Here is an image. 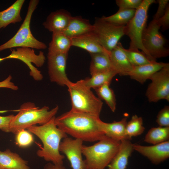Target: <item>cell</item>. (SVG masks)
I'll use <instances>...</instances> for the list:
<instances>
[{
    "mask_svg": "<svg viewBox=\"0 0 169 169\" xmlns=\"http://www.w3.org/2000/svg\"><path fill=\"white\" fill-rule=\"evenodd\" d=\"M12 77L9 75L8 77L3 81L0 82V88H5L16 90L18 89V86L11 81Z\"/></svg>",
    "mask_w": 169,
    "mask_h": 169,
    "instance_id": "38",
    "label": "cell"
},
{
    "mask_svg": "<svg viewBox=\"0 0 169 169\" xmlns=\"http://www.w3.org/2000/svg\"><path fill=\"white\" fill-rule=\"evenodd\" d=\"M14 115L0 116V129L6 132H10L9 127L11 121Z\"/></svg>",
    "mask_w": 169,
    "mask_h": 169,
    "instance_id": "37",
    "label": "cell"
},
{
    "mask_svg": "<svg viewBox=\"0 0 169 169\" xmlns=\"http://www.w3.org/2000/svg\"><path fill=\"white\" fill-rule=\"evenodd\" d=\"M44 169H66L63 165H55L51 163L46 164Z\"/></svg>",
    "mask_w": 169,
    "mask_h": 169,
    "instance_id": "39",
    "label": "cell"
},
{
    "mask_svg": "<svg viewBox=\"0 0 169 169\" xmlns=\"http://www.w3.org/2000/svg\"><path fill=\"white\" fill-rule=\"evenodd\" d=\"M70 96L72 111L100 118L103 102L84 84L83 79L69 82L66 86Z\"/></svg>",
    "mask_w": 169,
    "mask_h": 169,
    "instance_id": "4",
    "label": "cell"
},
{
    "mask_svg": "<svg viewBox=\"0 0 169 169\" xmlns=\"http://www.w3.org/2000/svg\"><path fill=\"white\" fill-rule=\"evenodd\" d=\"M15 135L16 143L19 147H28L31 145L34 141L32 135L28 130H21Z\"/></svg>",
    "mask_w": 169,
    "mask_h": 169,
    "instance_id": "32",
    "label": "cell"
},
{
    "mask_svg": "<svg viewBox=\"0 0 169 169\" xmlns=\"http://www.w3.org/2000/svg\"><path fill=\"white\" fill-rule=\"evenodd\" d=\"M136 10L119 9L115 14L107 17H102L105 20L114 24L120 25H126L134 16Z\"/></svg>",
    "mask_w": 169,
    "mask_h": 169,
    "instance_id": "29",
    "label": "cell"
},
{
    "mask_svg": "<svg viewBox=\"0 0 169 169\" xmlns=\"http://www.w3.org/2000/svg\"><path fill=\"white\" fill-rule=\"evenodd\" d=\"M93 32L98 41L107 51L110 52L125 35V26L117 25L96 18L93 24Z\"/></svg>",
    "mask_w": 169,
    "mask_h": 169,
    "instance_id": "9",
    "label": "cell"
},
{
    "mask_svg": "<svg viewBox=\"0 0 169 169\" xmlns=\"http://www.w3.org/2000/svg\"><path fill=\"white\" fill-rule=\"evenodd\" d=\"M24 0H17L6 9L0 11V29L22 20L20 12Z\"/></svg>",
    "mask_w": 169,
    "mask_h": 169,
    "instance_id": "23",
    "label": "cell"
},
{
    "mask_svg": "<svg viewBox=\"0 0 169 169\" xmlns=\"http://www.w3.org/2000/svg\"><path fill=\"white\" fill-rule=\"evenodd\" d=\"M133 148L154 164H159L169 157V140L151 146L133 144Z\"/></svg>",
    "mask_w": 169,
    "mask_h": 169,
    "instance_id": "14",
    "label": "cell"
},
{
    "mask_svg": "<svg viewBox=\"0 0 169 169\" xmlns=\"http://www.w3.org/2000/svg\"><path fill=\"white\" fill-rule=\"evenodd\" d=\"M0 168L1 169H30L28 161L19 155L7 149L0 151Z\"/></svg>",
    "mask_w": 169,
    "mask_h": 169,
    "instance_id": "22",
    "label": "cell"
},
{
    "mask_svg": "<svg viewBox=\"0 0 169 169\" xmlns=\"http://www.w3.org/2000/svg\"><path fill=\"white\" fill-rule=\"evenodd\" d=\"M169 0H158V7L154 15L153 19L157 20L164 14L166 7L169 4Z\"/></svg>",
    "mask_w": 169,
    "mask_h": 169,
    "instance_id": "36",
    "label": "cell"
},
{
    "mask_svg": "<svg viewBox=\"0 0 169 169\" xmlns=\"http://www.w3.org/2000/svg\"><path fill=\"white\" fill-rule=\"evenodd\" d=\"M109 56L112 69L117 74L129 76L133 66L118 44L110 52Z\"/></svg>",
    "mask_w": 169,
    "mask_h": 169,
    "instance_id": "17",
    "label": "cell"
},
{
    "mask_svg": "<svg viewBox=\"0 0 169 169\" xmlns=\"http://www.w3.org/2000/svg\"><path fill=\"white\" fill-rule=\"evenodd\" d=\"M99 119L70 110L55 117L54 122L59 128L75 139L92 142L99 141L106 136L99 125Z\"/></svg>",
    "mask_w": 169,
    "mask_h": 169,
    "instance_id": "1",
    "label": "cell"
},
{
    "mask_svg": "<svg viewBox=\"0 0 169 169\" xmlns=\"http://www.w3.org/2000/svg\"><path fill=\"white\" fill-rule=\"evenodd\" d=\"M117 74L113 69L93 74L91 77L83 79L84 84L88 87L94 89L106 84H110L115 76Z\"/></svg>",
    "mask_w": 169,
    "mask_h": 169,
    "instance_id": "26",
    "label": "cell"
},
{
    "mask_svg": "<svg viewBox=\"0 0 169 169\" xmlns=\"http://www.w3.org/2000/svg\"><path fill=\"white\" fill-rule=\"evenodd\" d=\"M162 30H167L169 28V4L167 6L163 15L156 20Z\"/></svg>",
    "mask_w": 169,
    "mask_h": 169,
    "instance_id": "35",
    "label": "cell"
},
{
    "mask_svg": "<svg viewBox=\"0 0 169 169\" xmlns=\"http://www.w3.org/2000/svg\"><path fill=\"white\" fill-rule=\"evenodd\" d=\"M0 169H1V168H0Z\"/></svg>",
    "mask_w": 169,
    "mask_h": 169,
    "instance_id": "41",
    "label": "cell"
},
{
    "mask_svg": "<svg viewBox=\"0 0 169 169\" xmlns=\"http://www.w3.org/2000/svg\"><path fill=\"white\" fill-rule=\"evenodd\" d=\"M93 24L80 16H72L69 24L62 32L70 38L93 31Z\"/></svg>",
    "mask_w": 169,
    "mask_h": 169,
    "instance_id": "21",
    "label": "cell"
},
{
    "mask_svg": "<svg viewBox=\"0 0 169 169\" xmlns=\"http://www.w3.org/2000/svg\"><path fill=\"white\" fill-rule=\"evenodd\" d=\"M127 119L125 117L119 121L108 123L102 121L100 119L98 122L101 129L107 137L119 141L123 139L131 140L125 132Z\"/></svg>",
    "mask_w": 169,
    "mask_h": 169,
    "instance_id": "16",
    "label": "cell"
},
{
    "mask_svg": "<svg viewBox=\"0 0 169 169\" xmlns=\"http://www.w3.org/2000/svg\"><path fill=\"white\" fill-rule=\"evenodd\" d=\"M145 129L142 118L134 115L132 116L131 120L127 122L125 128L126 134L131 140L132 137L141 134Z\"/></svg>",
    "mask_w": 169,
    "mask_h": 169,
    "instance_id": "31",
    "label": "cell"
},
{
    "mask_svg": "<svg viewBox=\"0 0 169 169\" xmlns=\"http://www.w3.org/2000/svg\"><path fill=\"white\" fill-rule=\"evenodd\" d=\"M110 85L105 84L94 90L98 97L105 101L111 111L114 112L116 109V100L114 92Z\"/></svg>",
    "mask_w": 169,
    "mask_h": 169,
    "instance_id": "30",
    "label": "cell"
},
{
    "mask_svg": "<svg viewBox=\"0 0 169 169\" xmlns=\"http://www.w3.org/2000/svg\"><path fill=\"white\" fill-rule=\"evenodd\" d=\"M70 38L72 46L84 49L90 54L110 53L100 44L93 31Z\"/></svg>",
    "mask_w": 169,
    "mask_h": 169,
    "instance_id": "18",
    "label": "cell"
},
{
    "mask_svg": "<svg viewBox=\"0 0 169 169\" xmlns=\"http://www.w3.org/2000/svg\"><path fill=\"white\" fill-rule=\"evenodd\" d=\"M120 143L105 136L92 146L83 145L82 154L87 169H105L117 152Z\"/></svg>",
    "mask_w": 169,
    "mask_h": 169,
    "instance_id": "5",
    "label": "cell"
},
{
    "mask_svg": "<svg viewBox=\"0 0 169 169\" xmlns=\"http://www.w3.org/2000/svg\"><path fill=\"white\" fill-rule=\"evenodd\" d=\"M5 59H6L5 57L3 58H0V62Z\"/></svg>",
    "mask_w": 169,
    "mask_h": 169,
    "instance_id": "40",
    "label": "cell"
},
{
    "mask_svg": "<svg viewBox=\"0 0 169 169\" xmlns=\"http://www.w3.org/2000/svg\"><path fill=\"white\" fill-rule=\"evenodd\" d=\"M91 60L90 71L91 75L97 73L112 69L110 53H98L90 54Z\"/></svg>",
    "mask_w": 169,
    "mask_h": 169,
    "instance_id": "25",
    "label": "cell"
},
{
    "mask_svg": "<svg viewBox=\"0 0 169 169\" xmlns=\"http://www.w3.org/2000/svg\"><path fill=\"white\" fill-rule=\"evenodd\" d=\"M142 0H116L119 9L136 10L141 5Z\"/></svg>",
    "mask_w": 169,
    "mask_h": 169,
    "instance_id": "34",
    "label": "cell"
},
{
    "mask_svg": "<svg viewBox=\"0 0 169 169\" xmlns=\"http://www.w3.org/2000/svg\"><path fill=\"white\" fill-rule=\"evenodd\" d=\"M39 2L38 0L30 1L26 16L20 28L12 38L0 45V52L15 47H26L37 49L47 48L45 43L38 41L34 37L30 29L32 15Z\"/></svg>",
    "mask_w": 169,
    "mask_h": 169,
    "instance_id": "6",
    "label": "cell"
},
{
    "mask_svg": "<svg viewBox=\"0 0 169 169\" xmlns=\"http://www.w3.org/2000/svg\"><path fill=\"white\" fill-rule=\"evenodd\" d=\"M83 142L80 139L67 137L60 143L59 151L66 156L73 169H87L85 161L82 157Z\"/></svg>",
    "mask_w": 169,
    "mask_h": 169,
    "instance_id": "12",
    "label": "cell"
},
{
    "mask_svg": "<svg viewBox=\"0 0 169 169\" xmlns=\"http://www.w3.org/2000/svg\"><path fill=\"white\" fill-rule=\"evenodd\" d=\"M68 54H48V74L50 81L67 86L70 81L66 73Z\"/></svg>",
    "mask_w": 169,
    "mask_h": 169,
    "instance_id": "13",
    "label": "cell"
},
{
    "mask_svg": "<svg viewBox=\"0 0 169 169\" xmlns=\"http://www.w3.org/2000/svg\"><path fill=\"white\" fill-rule=\"evenodd\" d=\"M71 46L70 38L62 32L52 33V39L49 44L48 54H68Z\"/></svg>",
    "mask_w": 169,
    "mask_h": 169,
    "instance_id": "24",
    "label": "cell"
},
{
    "mask_svg": "<svg viewBox=\"0 0 169 169\" xmlns=\"http://www.w3.org/2000/svg\"><path fill=\"white\" fill-rule=\"evenodd\" d=\"M10 50L11 53L5 57L6 59H15L21 61L28 67L30 70L29 74L34 80L38 81L43 79L41 72L32 64L38 67L43 65L46 59L43 52L40 51L38 54H36L33 49L26 47H20Z\"/></svg>",
    "mask_w": 169,
    "mask_h": 169,
    "instance_id": "11",
    "label": "cell"
},
{
    "mask_svg": "<svg viewBox=\"0 0 169 169\" xmlns=\"http://www.w3.org/2000/svg\"><path fill=\"white\" fill-rule=\"evenodd\" d=\"M117 44L133 67L149 64L156 61L151 60L143 52L140 51L139 49H125L120 42H119Z\"/></svg>",
    "mask_w": 169,
    "mask_h": 169,
    "instance_id": "27",
    "label": "cell"
},
{
    "mask_svg": "<svg viewBox=\"0 0 169 169\" xmlns=\"http://www.w3.org/2000/svg\"><path fill=\"white\" fill-rule=\"evenodd\" d=\"M155 0H143L140 7L136 10L132 18L125 26V35L130 40L129 49H140L151 60L153 59L144 48L142 44V36L146 28L148 18V11L149 7L156 3Z\"/></svg>",
    "mask_w": 169,
    "mask_h": 169,
    "instance_id": "7",
    "label": "cell"
},
{
    "mask_svg": "<svg viewBox=\"0 0 169 169\" xmlns=\"http://www.w3.org/2000/svg\"><path fill=\"white\" fill-rule=\"evenodd\" d=\"M160 27L156 20L153 19L144 29L142 44L146 51L154 60L168 56L169 49L166 47L165 38L159 31Z\"/></svg>",
    "mask_w": 169,
    "mask_h": 169,
    "instance_id": "8",
    "label": "cell"
},
{
    "mask_svg": "<svg viewBox=\"0 0 169 169\" xmlns=\"http://www.w3.org/2000/svg\"><path fill=\"white\" fill-rule=\"evenodd\" d=\"M59 109L57 105L49 110L48 106L39 108L33 102H25L21 105L18 113L12 119L10 132L15 135L20 131L27 129L30 126L37 124L40 125L44 124L55 116Z\"/></svg>",
    "mask_w": 169,
    "mask_h": 169,
    "instance_id": "3",
    "label": "cell"
},
{
    "mask_svg": "<svg viewBox=\"0 0 169 169\" xmlns=\"http://www.w3.org/2000/svg\"><path fill=\"white\" fill-rule=\"evenodd\" d=\"M55 118L44 124L31 126L27 129L37 136L43 144V147L37 152L38 156L53 164L63 165L64 156L60 153L59 146L61 141L68 136L56 125Z\"/></svg>",
    "mask_w": 169,
    "mask_h": 169,
    "instance_id": "2",
    "label": "cell"
},
{
    "mask_svg": "<svg viewBox=\"0 0 169 169\" xmlns=\"http://www.w3.org/2000/svg\"><path fill=\"white\" fill-rule=\"evenodd\" d=\"M130 140L120 141L119 149L106 169H126L129 157L134 150Z\"/></svg>",
    "mask_w": 169,
    "mask_h": 169,
    "instance_id": "20",
    "label": "cell"
},
{
    "mask_svg": "<svg viewBox=\"0 0 169 169\" xmlns=\"http://www.w3.org/2000/svg\"><path fill=\"white\" fill-rule=\"evenodd\" d=\"M150 79L145 95L150 102H157L161 100L169 101V64L154 74Z\"/></svg>",
    "mask_w": 169,
    "mask_h": 169,
    "instance_id": "10",
    "label": "cell"
},
{
    "mask_svg": "<svg viewBox=\"0 0 169 169\" xmlns=\"http://www.w3.org/2000/svg\"><path fill=\"white\" fill-rule=\"evenodd\" d=\"M72 16L67 10H58L50 13L43 25L46 29L52 33H62L68 26Z\"/></svg>",
    "mask_w": 169,
    "mask_h": 169,
    "instance_id": "15",
    "label": "cell"
},
{
    "mask_svg": "<svg viewBox=\"0 0 169 169\" xmlns=\"http://www.w3.org/2000/svg\"><path fill=\"white\" fill-rule=\"evenodd\" d=\"M168 63L156 61L142 65L134 66L129 76L133 80L143 84L150 79L155 73Z\"/></svg>",
    "mask_w": 169,
    "mask_h": 169,
    "instance_id": "19",
    "label": "cell"
},
{
    "mask_svg": "<svg viewBox=\"0 0 169 169\" xmlns=\"http://www.w3.org/2000/svg\"><path fill=\"white\" fill-rule=\"evenodd\" d=\"M156 121L159 126L169 127V106H165L158 113Z\"/></svg>",
    "mask_w": 169,
    "mask_h": 169,
    "instance_id": "33",
    "label": "cell"
},
{
    "mask_svg": "<svg viewBox=\"0 0 169 169\" xmlns=\"http://www.w3.org/2000/svg\"><path fill=\"white\" fill-rule=\"evenodd\" d=\"M169 127L160 126L150 129L145 136L144 141L155 145L169 140Z\"/></svg>",
    "mask_w": 169,
    "mask_h": 169,
    "instance_id": "28",
    "label": "cell"
}]
</instances>
